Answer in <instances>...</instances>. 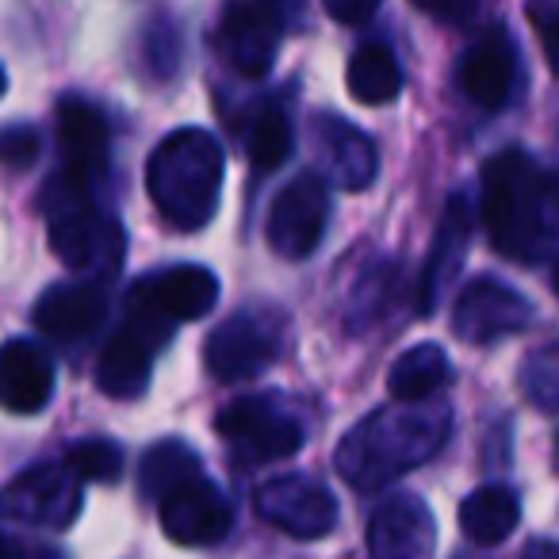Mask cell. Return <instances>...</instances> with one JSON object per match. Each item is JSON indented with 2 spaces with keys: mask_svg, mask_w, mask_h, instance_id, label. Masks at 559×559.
I'll return each mask as SVG.
<instances>
[{
  "mask_svg": "<svg viewBox=\"0 0 559 559\" xmlns=\"http://www.w3.org/2000/svg\"><path fill=\"white\" fill-rule=\"evenodd\" d=\"M483 226L510 261H540L559 241V173H544L525 150H502L483 165Z\"/></svg>",
  "mask_w": 559,
  "mask_h": 559,
  "instance_id": "obj_1",
  "label": "cell"
},
{
  "mask_svg": "<svg viewBox=\"0 0 559 559\" xmlns=\"http://www.w3.org/2000/svg\"><path fill=\"white\" fill-rule=\"evenodd\" d=\"M449 403H429V399L426 403H399L395 399L345 433V441L334 452V464L349 487L380 490L399 475L426 464L429 456H437L449 437Z\"/></svg>",
  "mask_w": 559,
  "mask_h": 559,
  "instance_id": "obj_2",
  "label": "cell"
},
{
  "mask_svg": "<svg viewBox=\"0 0 559 559\" xmlns=\"http://www.w3.org/2000/svg\"><path fill=\"white\" fill-rule=\"evenodd\" d=\"M146 188L157 215L177 230H203L223 192V146L200 127L165 134L146 165Z\"/></svg>",
  "mask_w": 559,
  "mask_h": 559,
  "instance_id": "obj_3",
  "label": "cell"
},
{
  "mask_svg": "<svg viewBox=\"0 0 559 559\" xmlns=\"http://www.w3.org/2000/svg\"><path fill=\"white\" fill-rule=\"evenodd\" d=\"M47 211V238L66 269L104 280L123 261V230L96 200H43Z\"/></svg>",
  "mask_w": 559,
  "mask_h": 559,
  "instance_id": "obj_4",
  "label": "cell"
},
{
  "mask_svg": "<svg viewBox=\"0 0 559 559\" xmlns=\"http://www.w3.org/2000/svg\"><path fill=\"white\" fill-rule=\"evenodd\" d=\"M284 345H288L284 314L272 307H246L211 330L203 345V365L223 383L257 380L264 368L284 357Z\"/></svg>",
  "mask_w": 559,
  "mask_h": 559,
  "instance_id": "obj_5",
  "label": "cell"
},
{
  "mask_svg": "<svg viewBox=\"0 0 559 559\" xmlns=\"http://www.w3.org/2000/svg\"><path fill=\"white\" fill-rule=\"evenodd\" d=\"M218 437L246 464H269L304 449L307 426L280 395H246L218 414Z\"/></svg>",
  "mask_w": 559,
  "mask_h": 559,
  "instance_id": "obj_6",
  "label": "cell"
},
{
  "mask_svg": "<svg viewBox=\"0 0 559 559\" xmlns=\"http://www.w3.org/2000/svg\"><path fill=\"white\" fill-rule=\"evenodd\" d=\"M58 142L62 169L43 188V200H93L96 185L108 173V123L88 100H62L58 108Z\"/></svg>",
  "mask_w": 559,
  "mask_h": 559,
  "instance_id": "obj_7",
  "label": "cell"
},
{
  "mask_svg": "<svg viewBox=\"0 0 559 559\" xmlns=\"http://www.w3.org/2000/svg\"><path fill=\"white\" fill-rule=\"evenodd\" d=\"M169 322L150 314L146 307L127 304V322L108 337L96 360V383L111 399H139L150 383V365L162 353V345L173 337Z\"/></svg>",
  "mask_w": 559,
  "mask_h": 559,
  "instance_id": "obj_8",
  "label": "cell"
},
{
  "mask_svg": "<svg viewBox=\"0 0 559 559\" xmlns=\"http://www.w3.org/2000/svg\"><path fill=\"white\" fill-rule=\"evenodd\" d=\"M296 0H234L218 24L215 47L238 78H264L288 27Z\"/></svg>",
  "mask_w": 559,
  "mask_h": 559,
  "instance_id": "obj_9",
  "label": "cell"
},
{
  "mask_svg": "<svg viewBox=\"0 0 559 559\" xmlns=\"http://www.w3.org/2000/svg\"><path fill=\"white\" fill-rule=\"evenodd\" d=\"M330 223V188L319 173H304L276 192L269 207V246L288 261H304L319 249Z\"/></svg>",
  "mask_w": 559,
  "mask_h": 559,
  "instance_id": "obj_10",
  "label": "cell"
},
{
  "mask_svg": "<svg viewBox=\"0 0 559 559\" xmlns=\"http://www.w3.org/2000/svg\"><path fill=\"white\" fill-rule=\"evenodd\" d=\"M253 510L261 521L296 540H322L337 525V498L307 475H276L261 483L253 495Z\"/></svg>",
  "mask_w": 559,
  "mask_h": 559,
  "instance_id": "obj_11",
  "label": "cell"
},
{
  "mask_svg": "<svg viewBox=\"0 0 559 559\" xmlns=\"http://www.w3.org/2000/svg\"><path fill=\"white\" fill-rule=\"evenodd\" d=\"M81 475L70 464H43L4 490V518L32 528H70L81 513Z\"/></svg>",
  "mask_w": 559,
  "mask_h": 559,
  "instance_id": "obj_12",
  "label": "cell"
},
{
  "mask_svg": "<svg viewBox=\"0 0 559 559\" xmlns=\"http://www.w3.org/2000/svg\"><path fill=\"white\" fill-rule=\"evenodd\" d=\"M533 322V304L495 276L472 280L452 307V334L467 345H490Z\"/></svg>",
  "mask_w": 559,
  "mask_h": 559,
  "instance_id": "obj_13",
  "label": "cell"
},
{
  "mask_svg": "<svg viewBox=\"0 0 559 559\" xmlns=\"http://www.w3.org/2000/svg\"><path fill=\"white\" fill-rule=\"evenodd\" d=\"M127 304L146 307L169 326L195 322L218 304V276L203 264H173L154 276H142L127 296Z\"/></svg>",
  "mask_w": 559,
  "mask_h": 559,
  "instance_id": "obj_14",
  "label": "cell"
},
{
  "mask_svg": "<svg viewBox=\"0 0 559 559\" xmlns=\"http://www.w3.org/2000/svg\"><path fill=\"white\" fill-rule=\"evenodd\" d=\"M157 518H162V533L173 544H185V548H207L218 544L234 525V506L215 483L200 479L185 483L173 495H165L157 502Z\"/></svg>",
  "mask_w": 559,
  "mask_h": 559,
  "instance_id": "obj_15",
  "label": "cell"
},
{
  "mask_svg": "<svg viewBox=\"0 0 559 559\" xmlns=\"http://www.w3.org/2000/svg\"><path fill=\"white\" fill-rule=\"evenodd\" d=\"M433 513L418 495H395L376 506L368 521V556L372 559H433Z\"/></svg>",
  "mask_w": 559,
  "mask_h": 559,
  "instance_id": "obj_16",
  "label": "cell"
},
{
  "mask_svg": "<svg viewBox=\"0 0 559 559\" xmlns=\"http://www.w3.org/2000/svg\"><path fill=\"white\" fill-rule=\"evenodd\" d=\"M108 314V288L100 280L88 284H55L35 304V326L58 345H81L100 330Z\"/></svg>",
  "mask_w": 559,
  "mask_h": 559,
  "instance_id": "obj_17",
  "label": "cell"
},
{
  "mask_svg": "<svg viewBox=\"0 0 559 559\" xmlns=\"http://www.w3.org/2000/svg\"><path fill=\"white\" fill-rule=\"evenodd\" d=\"M513 78H518V55L502 27L483 32L460 62V88L483 111H498L510 100Z\"/></svg>",
  "mask_w": 559,
  "mask_h": 559,
  "instance_id": "obj_18",
  "label": "cell"
},
{
  "mask_svg": "<svg viewBox=\"0 0 559 559\" xmlns=\"http://www.w3.org/2000/svg\"><path fill=\"white\" fill-rule=\"evenodd\" d=\"M467 241H472V203H467L464 195H452L441 215V226H437L433 246H429L426 272H421L418 314H433L437 307H441L444 292L452 288V280L464 269Z\"/></svg>",
  "mask_w": 559,
  "mask_h": 559,
  "instance_id": "obj_19",
  "label": "cell"
},
{
  "mask_svg": "<svg viewBox=\"0 0 559 559\" xmlns=\"http://www.w3.org/2000/svg\"><path fill=\"white\" fill-rule=\"evenodd\" d=\"M314 134H319L322 162L330 165V177L337 180V188L345 192H360L376 180L380 169V154H376V142L365 131H357L353 123L334 116L314 119Z\"/></svg>",
  "mask_w": 559,
  "mask_h": 559,
  "instance_id": "obj_20",
  "label": "cell"
},
{
  "mask_svg": "<svg viewBox=\"0 0 559 559\" xmlns=\"http://www.w3.org/2000/svg\"><path fill=\"white\" fill-rule=\"evenodd\" d=\"M0 376H4V406L12 414H39L55 395V360L27 337H12L4 345Z\"/></svg>",
  "mask_w": 559,
  "mask_h": 559,
  "instance_id": "obj_21",
  "label": "cell"
},
{
  "mask_svg": "<svg viewBox=\"0 0 559 559\" xmlns=\"http://www.w3.org/2000/svg\"><path fill=\"white\" fill-rule=\"evenodd\" d=\"M521 521V502L510 487L502 483H487V487L472 490V495L460 502V528L472 544L490 548V544H502L506 536L518 528Z\"/></svg>",
  "mask_w": 559,
  "mask_h": 559,
  "instance_id": "obj_22",
  "label": "cell"
},
{
  "mask_svg": "<svg viewBox=\"0 0 559 559\" xmlns=\"http://www.w3.org/2000/svg\"><path fill=\"white\" fill-rule=\"evenodd\" d=\"M444 380H449V357H444L441 345L426 342V345L406 349L403 357L391 365L388 391L399 403H426V399H433L437 391L444 388Z\"/></svg>",
  "mask_w": 559,
  "mask_h": 559,
  "instance_id": "obj_23",
  "label": "cell"
},
{
  "mask_svg": "<svg viewBox=\"0 0 559 559\" xmlns=\"http://www.w3.org/2000/svg\"><path fill=\"white\" fill-rule=\"evenodd\" d=\"M345 81H349L353 100L372 104V108L391 104L399 93H403V70H399L391 47H383V43H365V47L349 58Z\"/></svg>",
  "mask_w": 559,
  "mask_h": 559,
  "instance_id": "obj_24",
  "label": "cell"
},
{
  "mask_svg": "<svg viewBox=\"0 0 559 559\" xmlns=\"http://www.w3.org/2000/svg\"><path fill=\"white\" fill-rule=\"evenodd\" d=\"M200 479V456L180 441H157L154 449H146L139 467V495L146 502H162L165 495H173L185 483Z\"/></svg>",
  "mask_w": 559,
  "mask_h": 559,
  "instance_id": "obj_25",
  "label": "cell"
},
{
  "mask_svg": "<svg viewBox=\"0 0 559 559\" xmlns=\"http://www.w3.org/2000/svg\"><path fill=\"white\" fill-rule=\"evenodd\" d=\"M246 150H249V165H253V173H261V177L288 162V154H292V123H288V116H284V108L269 104V108L257 111L253 123H249Z\"/></svg>",
  "mask_w": 559,
  "mask_h": 559,
  "instance_id": "obj_26",
  "label": "cell"
},
{
  "mask_svg": "<svg viewBox=\"0 0 559 559\" xmlns=\"http://www.w3.org/2000/svg\"><path fill=\"white\" fill-rule=\"evenodd\" d=\"M391 280H395V264H388V261L365 264L360 280L353 284L349 299H345V322H349L353 330L380 319L383 304H388V296H391Z\"/></svg>",
  "mask_w": 559,
  "mask_h": 559,
  "instance_id": "obj_27",
  "label": "cell"
},
{
  "mask_svg": "<svg viewBox=\"0 0 559 559\" xmlns=\"http://www.w3.org/2000/svg\"><path fill=\"white\" fill-rule=\"evenodd\" d=\"M521 388L544 414H559V345H540L521 365Z\"/></svg>",
  "mask_w": 559,
  "mask_h": 559,
  "instance_id": "obj_28",
  "label": "cell"
},
{
  "mask_svg": "<svg viewBox=\"0 0 559 559\" xmlns=\"http://www.w3.org/2000/svg\"><path fill=\"white\" fill-rule=\"evenodd\" d=\"M66 464L85 483H116L123 475V449L116 441H104V437H88L66 452Z\"/></svg>",
  "mask_w": 559,
  "mask_h": 559,
  "instance_id": "obj_29",
  "label": "cell"
},
{
  "mask_svg": "<svg viewBox=\"0 0 559 559\" xmlns=\"http://www.w3.org/2000/svg\"><path fill=\"white\" fill-rule=\"evenodd\" d=\"M528 20H533V27H536L544 58L559 70V0H533Z\"/></svg>",
  "mask_w": 559,
  "mask_h": 559,
  "instance_id": "obj_30",
  "label": "cell"
},
{
  "mask_svg": "<svg viewBox=\"0 0 559 559\" xmlns=\"http://www.w3.org/2000/svg\"><path fill=\"white\" fill-rule=\"evenodd\" d=\"M414 9L426 12V16L441 20V24L452 27H464L475 20V9H479V0H411Z\"/></svg>",
  "mask_w": 559,
  "mask_h": 559,
  "instance_id": "obj_31",
  "label": "cell"
},
{
  "mask_svg": "<svg viewBox=\"0 0 559 559\" xmlns=\"http://www.w3.org/2000/svg\"><path fill=\"white\" fill-rule=\"evenodd\" d=\"M39 157V134L32 127H9L4 131V162L12 169H27Z\"/></svg>",
  "mask_w": 559,
  "mask_h": 559,
  "instance_id": "obj_32",
  "label": "cell"
},
{
  "mask_svg": "<svg viewBox=\"0 0 559 559\" xmlns=\"http://www.w3.org/2000/svg\"><path fill=\"white\" fill-rule=\"evenodd\" d=\"M322 4H326L330 16L342 20V24H349V27L372 20V12L380 9V0H322Z\"/></svg>",
  "mask_w": 559,
  "mask_h": 559,
  "instance_id": "obj_33",
  "label": "cell"
},
{
  "mask_svg": "<svg viewBox=\"0 0 559 559\" xmlns=\"http://www.w3.org/2000/svg\"><path fill=\"white\" fill-rule=\"evenodd\" d=\"M4 559H66V556L58 548H50V544L24 540V536L9 533L4 536Z\"/></svg>",
  "mask_w": 559,
  "mask_h": 559,
  "instance_id": "obj_34",
  "label": "cell"
},
{
  "mask_svg": "<svg viewBox=\"0 0 559 559\" xmlns=\"http://www.w3.org/2000/svg\"><path fill=\"white\" fill-rule=\"evenodd\" d=\"M521 559H559V544H551V540H533L525 551H521Z\"/></svg>",
  "mask_w": 559,
  "mask_h": 559,
  "instance_id": "obj_35",
  "label": "cell"
},
{
  "mask_svg": "<svg viewBox=\"0 0 559 559\" xmlns=\"http://www.w3.org/2000/svg\"><path fill=\"white\" fill-rule=\"evenodd\" d=\"M456 559H487V556H475V551H467V556H456Z\"/></svg>",
  "mask_w": 559,
  "mask_h": 559,
  "instance_id": "obj_36",
  "label": "cell"
},
{
  "mask_svg": "<svg viewBox=\"0 0 559 559\" xmlns=\"http://www.w3.org/2000/svg\"><path fill=\"white\" fill-rule=\"evenodd\" d=\"M551 280H556V292H559V264H556V276H551Z\"/></svg>",
  "mask_w": 559,
  "mask_h": 559,
  "instance_id": "obj_37",
  "label": "cell"
}]
</instances>
